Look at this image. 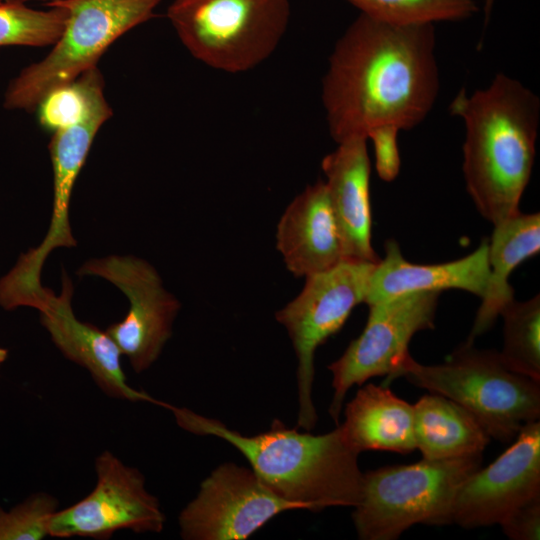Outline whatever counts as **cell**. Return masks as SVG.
<instances>
[{
    "label": "cell",
    "instance_id": "obj_19",
    "mask_svg": "<svg viewBox=\"0 0 540 540\" xmlns=\"http://www.w3.org/2000/svg\"><path fill=\"white\" fill-rule=\"evenodd\" d=\"M540 250V214H518L494 225L488 241L490 277L488 289L482 298L471 332L466 340L488 331L500 316L503 307L514 299L508 278L513 270Z\"/></svg>",
    "mask_w": 540,
    "mask_h": 540
},
{
    "label": "cell",
    "instance_id": "obj_11",
    "mask_svg": "<svg viewBox=\"0 0 540 540\" xmlns=\"http://www.w3.org/2000/svg\"><path fill=\"white\" fill-rule=\"evenodd\" d=\"M94 489L73 505L57 510L51 518L49 536L110 539L119 530L159 533L165 515L158 499L145 488V478L105 450L95 459Z\"/></svg>",
    "mask_w": 540,
    "mask_h": 540
},
{
    "label": "cell",
    "instance_id": "obj_16",
    "mask_svg": "<svg viewBox=\"0 0 540 540\" xmlns=\"http://www.w3.org/2000/svg\"><path fill=\"white\" fill-rule=\"evenodd\" d=\"M276 246L295 277L329 270L345 260L341 235L323 179L308 185L287 206Z\"/></svg>",
    "mask_w": 540,
    "mask_h": 540
},
{
    "label": "cell",
    "instance_id": "obj_3",
    "mask_svg": "<svg viewBox=\"0 0 540 540\" xmlns=\"http://www.w3.org/2000/svg\"><path fill=\"white\" fill-rule=\"evenodd\" d=\"M182 429L212 435L239 450L259 479L275 494L314 512L328 507H355L361 500L364 473L358 455L337 427L313 435L288 428L275 419L269 430L245 436L219 420L167 404Z\"/></svg>",
    "mask_w": 540,
    "mask_h": 540
},
{
    "label": "cell",
    "instance_id": "obj_15",
    "mask_svg": "<svg viewBox=\"0 0 540 540\" xmlns=\"http://www.w3.org/2000/svg\"><path fill=\"white\" fill-rule=\"evenodd\" d=\"M321 162L331 208L341 235L345 260L377 263L371 244L370 173L367 139L337 143Z\"/></svg>",
    "mask_w": 540,
    "mask_h": 540
},
{
    "label": "cell",
    "instance_id": "obj_9",
    "mask_svg": "<svg viewBox=\"0 0 540 540\" xmlns=\"http://www.w3.org/2000/svg\"><path fill=\"white\" fill-rule=\"evenodd\" d=\"M439 295L436 291H417L368 305L362 333L328 366L334 390L329 414L337 425L351 387L378 376H386L383 384L388 386L396 378L403 360L410 354L408 346L412 337L434 327Z\"/></svg>",
    "mask_w": 540,
    "mask_h": 540
},
{
    "label": "cell",
    "instance_id": "obj_10",
    "mask_svg": "<svg viewBox=\"0 0 540 540\" xmlns=\"http://www.w3.org/2000/svg\"><path fill=\"white\" fill-rule=\"evenodd\" d=\"M77 274L104 278L128 298L126 316L105 331L136 373L147 370L171 337L172 324L181 307L163 287L157 270L135 256L110 255L86 261Z\"/></svg>",
    "mask_w": 540,
    "mask_h": 540
},
{
    "label": "cell",
    "instance_id": "obj_31",
    "mask_svg": "<svg viewBox=\"0 0 540 540\" xmlns=\"http://www.w3.org/2000/svg\"><path fill=\"white\" fill-rule=\"evenodd\" d=\"M3 0H0V2H2Z\"/></svg>",
    "mask_w": 540,
    "mask_h": 540
},
{
    "label": "cell",
    "instance_id": "obj_2",
    "mask_svg": "<svg viewBox=\"0 0 540 540\" xmlns=\"http://www.w3.org/2000/svg\"><path fill=\"white\" fill-rule=\"evenodd\" d=\"M449 110L464 124L462 171L477 210L493 225L518 214L534 165L538 95L498 73L485 88L460 90Z\"/></svg>",
    "mask_w": 540,
    "mask_h": 540
},
{
    "label": "cell",
    "instance_id": "obj_25",
    "mask_svg": "<svg viewBox=\"0 0 540 540\" xmlns=\"http://www.w3.org/2000/svg\"><path fill=\"white\" fill-rule=\"evenodd\" d=\"M80 109V96L73 82L71 85L57 89L37 105L34 112L39 124L50 131L71 121Z\"/></svg>",
    "mask_w": 540,
    "mask_h": 540
},
{
    "label": "cell",
    "instance_id": "obj_18",
    "mask_svg": "<svg viewBox=\"0 0 540 540\" xmlns=\"http://www.w3.org/2000/svg\"><path fill=\"white\" fill-rule=\"evenodd\" d=\"M338 424L345 444L357 454L390 451L408 454L416 449L413 405L387 385L368 383L348 402Z\"/></svg>",
    "mask_w": 540,
    "mask_h": 540
},
{
    "label": "cell",
    "instance_id": "obj_5",
    "mask_svg": "<svg viewBox=\"0 0 540 540\" xmlns=\"http://www.w3.org/2000/svg\"><path fill=\"white\" fill-rule=\"evenodd\" d=\"M161 1L59 0L46 4L65 9L63 31L44 58L11 79L4 92V108L34 112L48 94L98 67L112 43L154 17Z\"/></svg>",
    "mask_w": 540,
    "mask_h": 540
},
{
    "label": "cell",
    "instance_id": "obj_30",
    "mask_svg": "<svg viewBox=\"0 0 540 540\" xmlns=\"http://www.w3.org/2000/svg\"><path fill=\"white\" fill-rule=\"evenodd\" d=\"M7 355L8 351L6 349L0 348V366L5 361Z\"/></svg>",
    "mask_w": 540,
    "mask_h": 540
},
{
    "label": "cell",
    "instance_id": "obj_8",
    "mask_svg": "<svg viewBox=\"0 0 540 540\" xmlns=\"http://www.w3.org/2000/svg\"><path fill=\"white\" fill-rule=\"evenodd\" d=\"M377 263L343 260L329 270L307 276L299 295L276 312L298 360L299 428L310 431L317 422L312 398L315 351L343 327L354 307L364 302Z\"/></svg>",
    "mask_w": 540,
    "mask_h": 540
},
{
    "label": "cell",
    "instance_id": "obj_13",
    "mask_svg": "<svg viewBox=\"0 0 540 540\" xmlns=\"http://www.w3.org/2000/svg\"><path fill=\"white\" fill-rule=\"evenodd\" d=\"M494 462L459 487L452 524L464 529L499 524L518 506L540 495V421L526 423Z\"/></svg>",
    "mask_w": 540,
    "mask_h": 540
},
{
    "label": "cell",
    "instance_id": "obj_27",
    "mask_svg": "<svg viewBox=\"0 0 540 540\" xmlns=\"http://www.w3.org/2000/svg\"><path fill=\"white\" fill-rule=\"evenodd\" d=\"M398 133L399 131L394 128H379L367 137L373 144L377 173L386 182L393 181L400 170Z\"/></svg>",
    "mask_w": 540,
    "mask_h": 540
},
{
    "label": "cell",
    "instance_id": "obj_22",
    "mask_svg": "<svg viewBox=\"0 0 540 540\" xmlns=\"http://www.w3.org/2000/svg\"><path fill=\"white\" fill-rule=\"evenodd\" d=\"M360 14L394 25H435L464 21L484 0H346Z\"/></svg>",
    "mask_w": 540,
    "mask_h": 540
},
{
    "label": "cell",
    "instance_id": "obj_24",
    "mask_svg": "<svg viewBox=\"0 0 540 540\" xmlns=\"http://www.w3.org/2000/svg\"><path fill=\"white\" fill-rule=\"evenodd\" d=\"M57 499L36 493L9 511L0 507V540H40L49 536L50 521L58 510Z\"/></svg>",
    "mask_w": 540,
    "mask_h": 540
},
{
    "label": "cell",
    "instance_id": "obj_1",
    "mask_svg": "<svg viewBox=\"0 0 540 540\" xmlns=\"http://www.w3.org/2000/svg\"><path fill=\"white\" fill-rule=\"evenodd\" d=\"M439 89L435 25L359 14L336 41L322 80L329 133L340 143L379 128L413 129L432 111Z\"/></svg>",
    "mask_w": 540,
    "mask_h": 540
},
{
    "label": "cell",
    "instance_id": "obj_4",
    "mask_svg": "<svg viewBox=\"0 0 540 540\" xmlns=\"http://www.w3.org/2000/svg\"><path fill=\"white\" fill-rule=\"evenodd\" d=\"M398 377L463 406L502 443L540 418V382L508 369L499 352L473 343L465 342L440 364H421L408 354Z\"/></svg>",
    "mask_w": 540,
    "mask_h": 540
},
{
    "label": "cell",
    "instance_id": "obj_28",
    "mask_svg": "<svg viewBox=\"0 0 540 540\" xmlns=\"http://www.w3.org/2000/svg\"><path fill=\"white\" fill-rule=\"evenodd\" d=\"M494 1L495 0H484L483 1V11H484V21H485V25L488 24V21H489V18H490V14H491V11H492V7H493V4H494Z\"/></svg>",
    "mask_w": 540,
    "mask_h": 540
},
{
    "label": "cell",
    "instance_id": "obj_26",
    "mask_svg": "<svg viewBox=\"0 0 540 540\" xmlns=\"http://www.w3.org/2000/svg\"><path fill=\"white\" fill-rule=\"evenodd\" d=\"M499 525L511 540H539L540 495L515 508Z\"/></svg>",
    "mask_w": 540,
    "mask_h": 540
},
{
    "label": "cell",
    "instance_id": "obj_7",
    "mask_svg": "<svg viewBox=\"0 0 540 540\" xmlns=\"http://www.w3.org/2000/svg\"><path fill=\"white\" fill-rule=\"evenodd\" d=\"M290 0H173L167 18L189 53L217 70L241 73L278 47Z\"/></svg>",
    "mask_w": 540,
    "mask_h": 540
},
{
    "label": "cell",
    "instance_id": "obj_6",
    "mask_svg": "<svg viewBox=\"0 0 540 540\" xmlns=\"http://www.w3.org/2000/svg\"><path fill=\"white\" fill-rule=\"evenodd\" d=\"M481 463L482 453H476L365 472L352 513L358 538L395 540L415 524H452L456 493Z\"/></svg>",
    "mask_w": 540,
    "mask_h": 540
},
{
    "label": "cell",
    "instance_id": "obj_12",
    "mask_svg": "<svg viewBox=\"0 0 540 540\" xmlns=\"http://www.w3.org/2000/svg\"><path fill=\"white\" fill-rule=\"evenodd\" d=\"M296 509L301 507L275 494L252 469L224 463L202 481L178 522L186 540H244L274 516Z\"/></svg>",
    "mask_w": 540,
    "mask_h": 540
},
{
    "label": "cell",
    "instance_id": "obj_17",
    "mask_svg": "<svg viewBox=\"0 0 540 540\" xmlns=\"http://www.w3.org/2000/svg\"><path fill=\"white\" fill-rule=\"evenodd\" d=\"M490 277L488 240L484 239L469 255L440 264L421 265L407 261L398 243H385V257L375 265L368 282L367 305L417 291L441 292L460 289L481 299Z\"/></svg>",
    "mask_w": 540,
    "mask_h": 540
},
{
    "label": "cell",
    "instance_id": "obj_21",
    "mask_svg": "<svg viewBox=\"0 0 540 540\" xmlns=\"http://www.w3.org/2000/svg\"><path fill=\"white\" fill-rule=\"evenodd\" d=\"M503 317V347L499 352L504 365L540 382V295L526 301L508 302Z\"/></svg>",
    "mask_w": 540,
    "mask_h": 540
},
{
    "label": "cell",
    "instance_id": "obj_29",
    "mask_svg": "<svg viewBox=\"0 0 540 540\" xmlns=\"http://www.w3.org/2000/svg\"><path fill=\"white\" fill-rule=\"evenodd\" d=\"M4 1L19 2V3H25V4H28L29 2L38 1V2H44L45 5H46L48 3H52V2H55V1H59V0H4Z\"/></svg>",
    "mask_w": 540,
    "mask_h": 540
},
{
    "label": "cell",
    "instance_id": "obj_23",
    "mask_svg": "<svg viewBox=\"0 0 540 540\" xmlns=\"http://www.w3.org/2000/svg\"><path fill=\"white\" fill-rule=\"evenodd\" d=\"M46 7L39 10L25 3L0 2V47L52 46L63 31L67 13L59 6Z\"/></svg>",
    "mask_w": 540,
    "mask_h": 540
},
{
    "label": "cell",
    "instance_id": "obj_20",
    "mask_svg": "<svg viewBox=\"0 0 540 540\" xmlns=\"http://www.w3.org/2000/svg\"><path fill=\"white\" fill-rule=\"evenodd\" d=\"M413 415L416 449L426 460L482 453L491 440L469 410L440 394L420 397Z\"/></svg>",
    "mask_w": 540,
    "mask_h": 540
},
{
    "label": "cell",
    "instance_id": "obj_14",
    "mask_svg": "<svg viewBox=\"0 0 540 540\" xmlns=\"http://www.w3.org/2000/svg\"><path fill=\"white\" fill-rule=\"evenodd\" d=\"M73 291L71 279L63 271L60 295L50 290L39 310L41 324L55 346L67 359L85 368L107 396L132 402L146 401L164 407L165 402L128 384L121 366L122 354L110 335L75 317L71 306Z\"/></svg>",
    "mask_w": 540,
    "mask_h": 540
}]
</instances>
